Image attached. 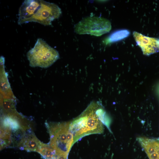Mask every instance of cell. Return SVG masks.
I'll list each match as a JSON object with an SVG mask.
<instances>
[{
	"label": "cell",
	"instance_id": "cell-9",
	"mask_svg": "<svg viewBox=\"0 0 159 159\" xmlns=\"http://www.w3.org/2000/svg\"><path fill=\"white\" fill-rule=\"evenodd\" d=\"M38 152L46 159H53L55 158V152L52 148L44 145L39 150Z\"/></svg>",
	"mask_w": 159,
	"mask_h": 159
},
{
	"label": "cell",
	"instance_id": "cell-8",
	"mask_svg": "<svg viewBox=\"0 0 159 159\" xmlns=\"http://www.w3.org/2000/svg\"><path fill=\"white\" fill-rule=\"evenodd\" d=\"M130 32L127 30L117 31L112 34L108 38L109 41L113 42L121 40L128 37Z\"/></svg>",
	"mask_w": 159,
	"mask_h": 159
},
{
	"label": "cell",
	"instance_id": "cell-7",
	"mask_svg": "<svg viewBox=\"0 0 159 159\" xmlns=\"http://www.w3.org/2000/svg\"><path fill=\"white\" fill-rule=\"evenodd\" d=\"M24 148L25 150L38 152L44 144L41 143L35 136L32 135L26 140L24 142Z\"/></svg>",
	"mask_w": 159,
	"mask_h": 159
},
{
	"label": "cell",
	"instance_id": "cell-5",
	"mask_svg": "<svg viewBox=\"0 0 159 159\" xmlns=\"http://www.w3.org/2000/svg\"><path fill=\"white\" fill-rule=\"evenodd\" d=\"M111 29L110 22L101 17L89 16L83 19L74 26V32L80 34H90L100 36L109 32Z\"/></svg>",
	"mask_w": 159,
	"mask_h": 159
},
{
	"label": "cell",
	"instance_id": "cell-3",
	"mask_svg": "<svg viewBox=\"0 0 159 159\" xmlns=\"http://www.w3.org/2000/svg\"><path fill=\"white\" fill-rule=\"evenodd\" d=\"M70 122L54 124L50 127V147L56 154L68 155L74 144V135L70 130Z\"/></svg>",
	"mask_w": 159,
	"mask_h": 159
},
{
	"label": "cell",
	"instance_id": "cell-2",
	"mask_svg": "<svg viewBox=\"0 0 159 159\" xmlns=\"http://www.w3.org/2000/svg\"><path fill=\"white\" fill-rule=\"evenodd\" d=\"M27 56L31 67L47 68L58 59L59 54L44 40L38 38L34 47L27 52Z\"/></svg>",
	"mask_w": 159,
	"mask_h": 159
},
{
	"label": "cell",
	"instance_id": "cell-6",
	"mask_svg": "<svg viewBox=\"0 0 159 159\" xmlns=\"http://www.w3.org/2000/svg\"><path fill=\"white\" fill-rule=\"evenodd\" d=\"M133 35L144 54L149 55L159 51V40L145 36L136 32H133Z\"/></svg>",
	"mask_w": 159,
	"mask_h": 159
},
{
	"label": "cell",
	"instance_id": "cell-4",
	"mask_svg": "<svg viewBox=\"0 0 159 159\" xmlns=\"http://www.w3.org/2000/svg\"><path fill=\"white\" fill-rule=\"evenodd\" d=\"M62 13L61 9L56 4L42 0H34L29 13V22H34L45 26L49 25Z\"/></svg>",
	"mask_w": 159,
	"mask_h": 159
},
{
	"label": "cell",
	"instance_id": "cell-1",
	"mask_svg": "<svg viewBox=\"0 0 159 159\" xmlns=\"http://www.w3.org/2000/svg\"><path fill=\"white\" fill-rule=\"evenodd\" d=\"M107 118L105 111L99 104L90 103L80 115L70 122L74 143L85 135L102 133Z\"/></svg>",
	"mask_w": 159,
	"mask_h": 159
},
{
	"label": "cell",
	"instance_id": "cell-10",
	"mask_svg": "<svg viewBox=\"0 0 159 159\" xmlns=\"http://www.w3.org/2000/svg\"><path fill=\"white\" fill-rule=\"evenodd\" d=\"M68 155H57L56 159H67Z\"/></svg>",
	"mask_w": 159,
	"mask_h": 159
}]
</instances>
